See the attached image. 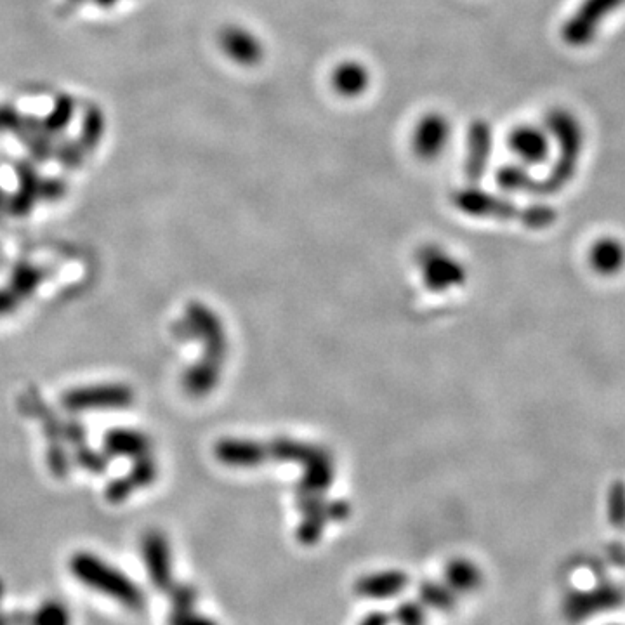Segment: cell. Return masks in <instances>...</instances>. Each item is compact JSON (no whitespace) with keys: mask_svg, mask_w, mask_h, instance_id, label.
<instances>
[{"mask_svg":"<svg viewBox=\"0 0 625 625\" xmlns=\"http://www.w3.org/2000/svg\"><path fill=\"white\" fill-rule=\"evenodd\" d=\"M73 577L82 582V586L103 594L108 599L117 601L127 608H138L143 603V593L136 582L120 572L117 566L106 563L93 553L73 554L70 560Z\"/></svg>","mask_w":625,"mask_h":625,"instance_id":"6da1fadb","label":"cell"},{"mask_svg":"<svg viewBox=\"0 0 625 625\" xmlns=\"http://www.w3.org/2000/svg\"><path fill=\"white\" fill-rule=\"evenodd\" d=\"M624 4L625 0H582L563 25V40L572 47L591 46L601 27Z\"/></svg>","mask_w":625,"mask_h":625,"instance_id":"7a4b0ae2","label":"cell"},{"mask_svg":"<svg viewBox=\"0 0 625 625\" xmlns=\"http://www.w3.org/2000/svg\"><path fill=\"white\" fill-rule=\"evenodd\" d=\"M624 603V593L619 587L598 586L568 593L561 603V613L566 622L580 624L603 613L612 612Z\"/></svg>","mask_w":625,"mask_h":625,"instance_id":"3957f363","label":"cell"},{"mask_svg":"<svg viewBox=\"0 0 625 625\" xmlns=\"http://www.w3.org/2000/svg\"><path fill=\"white\" fill-rule=\"evenodd\" d=\"M134 393L124 384H96L86 388H75L63 396V407L72 412L82 410H119L131 407Z\"/></svg>","mask_w":625,"mask_h":625,"instance_id":"277c9868","label":"cell"},{"mask_svg":"<svg viewBox=\"0 0 625 625\" xmlns=\"http://www.w3.org/2000/svg\"><path fill=\"white\" fill-rule=\"evenodd\" d=\"M507 145L523 164L535 167V165L546 164L551 158L554 141L551 132L546 127L525 124L511 131Z\"/></svg>","mask_w":625,"mask_h":625,"instance_id":"5b68a950","label":"cell"},{"mask_svg":"<svg viewBox=\"0 0 625 625\" xmlns=\"http://www.w3.org/2000/svg\"><path fill=\"white\" fill-rule=\"evenodd\" d=\"M186 320L198 339L204 343L205 353H207L205 358H211L216 362L224 360L228 341H226V332H224V325L219 320V316L209 310L205 304L190 303L186 311Z\"/></svg>","mask_w":625,"mask_h":625,"instance_id":"8992f818","label":"cell"},{"mask_svg":"<svg viewBox=\"0 0 625 625\" xmlns=\"http://www.w3.org/2000/svg\"><path fill=\"white\" fill-rule=\"evenodd\" d=\"M587 266L599 278H617L625 271V242L617 235H599L587 249Z\"/></svg>","mask_w":625,"mask_h":625,"instance_id":"52a82bcc","label":"cell"},{"mask_svg":"<svg viewBox=\"0 0 625 625\" xmlns=\"http://www.w3.org/2000/svg\"><path fill=\"white\" fill-rule=\"evenodd\" d=\"M141 551L145 561L146 572L155 586L167 589L172 586V553L171 544L164 533L150 530L143 535Z\"/></svg>","mask_w":625,"mask_h":625,"instance_id":"ba28073f","label":"cell"},{"mask_svg":"<svg viewBox=\"0 0 625 625\" xmlns=\"http://www.w3.org/2000/svg\"><path fill=\"white\" fill-rule=\"evenodd\" d=\"M408 582L410 579L402 570L367 573L356 580L355 594L369 601H386L400 596L407 589Z\"/></svg>","mask_w":625,"mask_h":625,"instance_id":"9c48e42d","label":"cell"},{"mask_svg":"<svg viewBox=\"0 0 625 625\" xmlns=\"http://www.w3.org/2000/svg\"><path fill=\"white\" fill-rule=\"evenodd\" d=\"M450 139V124L441 115H428L415 127L412 136L415 155L424 160H435L447 148Z\"/></svg>","mask_w":625,"mask_h":625,"instance_id":"30bf717a","label":"cell"},{"mask_svg":"<svg viewBox=\"0 0 625 625\" xmlns=\"http://www.w3.org/2000/svg\"><path fill=\"white\" fill-rule=\"evenodd\" d=\"M219 462L231 468H256L268 462L266 443L259 441L240 440V438H224L214 448Z\"/></svg>","mask_w":625,"mask_h":625,"instance_id":"8fae6325","label":"cell"},{"mask_svg":"<svg viewBox=\"0 0 625 625\" xmlns=\"http://www.w3.org/2000/svg\"><path fill=\"white\" fill-rule=\"evenodd\" d=\"M424 280L429 289H448L450 285H459L464 282V270L461 264L455 263L454 259L441 254L438 249H426L421 256Z\"/></svg>","mask_w":625,"mask_h":625,"instance_id":"7c38bea8","label":"cell"},{"mask_svg":"<svg viewBox=\"0 0 625 625\" xmlns=\"http://www.w3.org/2000/svg\"><path fill=\"white\" fill-rule=\"evenodd\" d=\"M445 584L455 594H469L483 586V572L480 566L466 558H455L448 561L445 568Z\"/></svg>","mask_w":625,"mask_h":625,"instance_id":"4fadbf2b","label":"cell"},{"mask_svg":"<svg viewBox=\"0 0 625 625\" xmlns=\"http://www.w3.org/2000/svg\"><path fill=\"white\" fill-rule=\"evenodd\" d=\"M108 454L138 459L150 452V438L136 429H112L105 436Z\"/></svg>","mask_w":625,"mask_h":625,"instance_id":"5bb4252c","label":"cell"},{"mask_svg":"<svg viewBox=\"0 0 625 625\" xmlns=\"http://www.w3.org/2000/svg\"><path fill=\"white\" fill-rule=\"evenodd\" d=\"M197 591L190 586H178L172 598L171 625H219L211 617H205L195 610Z\"/></svg>","mask_w":625,"mask_h":625,"instance_id":"9a60e30c","label":"cell"},{"mask_svg":"<svg viewBox=\"0 0 625 625\" xmlns=\"http://www.w3.org/2000/svg\"><path fill=\"white\" fill-rule=\"evenodd\" d=\"M221 367H223V363L211 360V358H204L197 365H193L186 372L185 381H183L186 393L195 396V398L209 395L212 389L218 386Z\"/></svg>","mask_w":625,"mask_h":625,"instance_id":"2e32d148","label":"cell"},{"mask_svg":"<svg viewBox=\"0 0 625 625\" xmlns=\"http://www.w3.org/2000/svg\"><path fill=\"white\" fill-rule=\"evenodd\" d=\"M370 84V75L365 66L356 61H346L337 66L332 75V86L337 93L356 98L367 91Z\"/></svg>","mask_w":625,"mask_h":625,"instance_id":"e0dca14e","label":"cell"},{"mask_svg":"<svg viewBox=\"0 0 625 625\" xmlns=\"http://www.w3.org/2000/svg\"><path fill=\"white\" fill-rule=\"evenodd\" d=\"M226 49L235 60L245 65H254L261 60L263 54L261 42L252 33L244 30H233L226 35Z\"/></svg>","mask_w":625,"mask_h":625,"instance_id":"ac0fdd59","label":"cell"},{"mask_svg":"<svg viewBox=\"0 0 625 625\" xmlns=\"http://www.w3.org/2000/svg\"><path fill=\"white\" fill-rule=\"evenodd\" d=\"M419 599L424 606L436 612H454L457 606V594L445 582H424L419 587Z\"/></svg>","mask_w":625,"mask_h":625,"instance_id":"d6986e66","label":"cell"},{"mask_svg":"<svg viewBox=\"0 0 625 625\" xmlns=\"http://www.w3.org/2000/svg\"><path fill=\"white\" fill-rule=\"evenodd\" d=\"M30 625H72V615L58 601H47L33 610Z\"/></svg>","mask_w":625,"mask_h":625,"instance_id":"ffe728a7","label":"cell"},{"mask_svg":"<svg viewBox=\"0 0 625 625\" xmlns=\"http://www.w3.org/2000/svg\"><path fill=\"white\" fill-rule=\"evenodd\" d=\"M134 461L136 462L132 466L131 474L125 478L127 483L131 485L132 490L152 485L153 481L157 480V464H155V461L148 454L138 457Z\"/></svg>","mask_w":625,"mask_h":625,"instance_id":"44dd1931","label":"cell"},{"mask_svg":"<svg viewBox=\"0 0 625 625\" xmlns=\"http://www.w3.org/2000/svg\"><path fill=\"white\" fill-rule=\"evenodd\" d=\"M391 620H395L398 625H426V606L421 601H405L396 608Z\"/></svg>","mask_w":625,"mask_h":625,"instance_id":"7402d4cb","label":"cell"},{"mask_svg":"<svg viewBox=\"0 0 625 625\" xmlns=\"http://www.w3.org/2000/svg\"><path fill=\"white\" fill-rule=\"evenodd\" d=\"M40 282L39 271L32 266H20L14 271L13 275V292L16 296H30L33 290L37 289Z\"/></svg>","mask_w":625,"mask_h":625,"instance_id":"603a6c76","label":"cell"},{"mask_svg":"<svg viewBox=\"0 0 625 625\" xmlns=\"http://www.w3.org/2000/svg\"><path fill=\"white\" fill-rule=\"evenodd\" d=\"M16 304H18V296L14 294L13 290H0V316L13 311Z\"/></svg>","mask_w":625,"mask_h":625,"instance_id":"cb8c5ba5","label":"cell"},{"mask_svg":"<svg viewBox=\"0 0 625 625\" xmlns=\"http://www.w3.org/2000/svg\"><path fill=\"white\" fill-rule=\"evenodd\" d=\"M391 624V617L388 613L384 612H372L369 615H365L358 625H389Z\"/></svg>","mask_w":625,"mask_h":625,"instance_id":"d4e9b609","label":"cell"},{"mask_svg":"<svg viewBox=\"0 0 625 625\" xmlns=\"http://www.w3.org/2000/svg\"><path fill=\"white\" fill-rule=\"evenodd\" d=\"M605 625H622V624H619V622H612V624H605Z\"/></svg>","mask_w":625,"mask_h":625,"instance_id":"484cf974","label":"cell"},{"mask_svg":"<svg viewBox=\"0 0 625 625\" xmlns=\"http://www.w3.org/2000/svg\"><path fill=\"white\" fill-rule=\"evenodd\" d=\"M0 625H6V622H4V620L0 619Z\"/></svg>","mask_w":625,"mask_h":625,"instance_id":"4316f807","label":"cell"}]
</instances>
